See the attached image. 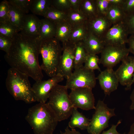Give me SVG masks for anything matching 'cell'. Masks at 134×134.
Masks as SVG:
<instances>
[{"mask_svg": "<svg viewBox=\"0 0 134 134\" xmlns=\"http://www.w3.org/2000/svg\"><path fill=\"white\" fill-rule=\"evenodd\" d=\"M41 42L38 36H28L20 32L13 40L4 56L11 68L26 74L35 82L42 80L43 76L38 61Z\"/></svg>", "mask_w": 134, "mask_h": 134, "instance_id": "cell-1", "label": "cell"}, {"mask_svg": "<svg viewBox=\"0 0 134 134\" xmlns=\"http://www.w3.org/2000/svg\"><path fill=\"white\" fill-rule=\"evenodd\" d=\"M25 119L34 134H53L59 122L47 103H39L30 108Z\"/></svg>", "mask_w": 134, "mask_h": 134, "instance_id": "cell-2", "label": "cell"}, {"mask_svg": "<svg viewBox=\"0 0 134 134\" xmlns=\"http://www.w3.org/2000/svg\"><path fill=\"white\" fill-rule=\"evenodd\" d=\"M29 77L10 67L7 71L5 83L7 90L15 100L31 103L36 101Z\"/></svg>", "mask_w": 134, "mask_h": 134, "instance_id": "cell-3", "label": "cell"}, {"mask_svg": "<svg viewBox=\"0 0 134 134\" xmlns=\"http://www.w3.org/2000/svg\"><path fill=\"white\" fill-rule=\"evenodd\" d=\"M62 49L60 41L55 37L41 41L40 53L42 62L41 68L50 77L57 74Z\"/></svg>", "mask_w": 134, "mask_h": 134, "instance_id": "cell-4", "label": "cell"}, {"mask_svg": "<svg viewBox=\"0 0 134 134\" xmlns=\"http://www.w3.org/2000/svg\"><path fill=\"white\" fill-rule=\"evenodd\" d=\"M67 90L65 85L57 84L50 92L47 103L56 114L59 122L67 119L74 108Z\"/></svg>", "mask_w": 134, "mask_h": 134, "instance_id": "cell-5", "label": "cell"}, {"mask_svg": "<svg viewBox=\"0 0 134 134\" xmlns=\"http://www.w3.org/2000/svg\"><path fill=\"white\" fill-rule=\"evenodd\" d=\"M95 109L87 130L90 134H100L108 127L110 119L116 115L115 109L109 108L103 101L99 100Z\"/></svg>", "mask_w": 134, "mask_h": 134, "instance_id": "cell-6", "label": "cell"}, {"mask_svg": "<svg viewBox=\"0 0 134 134\" xmlns=\"http://www.w3.org/2000/svg\"><path fill=\"white\" fill-rule=\"evenodd\" d=\"M66 79L65 86L71 90L78 88L92 89L96 86L97 78L94 71L88 69L83 66L74 69Z\"/></svg>", "mask_w": 134, "mask_h": 134, "instance_id": "cell-7", "label": "cell"}, {"mask_svg": "<svg viewBox=\"0 0 134 134\" xmlns=\"http://www.w3.org/2000/svg\"><path fill=\"white\" fill-rule=\"evenodd\" d=\"M126 44L105 45L100 53L99 64L107 68H112L129 56Z\"/></svg>", "mask_w": 134, "mask_h": 134, "instance_id": "cell-8", "label": "cell"}, {"mask_svg": "<svg viewBox=\"0 0 134 134\" xmlns=\"http://www.w3.org/2000/svg\"><path fill=\"white\" fill-rule=\"evenodd\" d=\"M71 90L69 97L74 107L86 110L95 109V98L92 89L78 88Z\"/></svg>", "mask_w": 134, "mask_h": 134, "instance_id": "cell-9", "label": "cell"}, {"mask_svg": "<svg viewBox=\"0 0 134 134\" xmlns=\"http://www.w3.org/2000/svg\"><path fill=\"white\" fill-rule=\"evenodd\" d=\"M64 77L57 74L47 80L35 82L32 87L36 101L46 103L53 89L62 81Z\"/></svg>", "mask_w": 134, "mask_h": 134, "instance_id": "cell-10", "label": "cell"}, {"mask_svg": "<svg viewBox=\"0 0 134 134\" xmlns=\"http://www.w3.org/2000/svg\"><path fill=\"white\" fill-rule=\"evenodd\" d=\"M62 52L57 74L67 79L74 68L75 43L69 40L62 43Z\"/></svg>", "mask_w": 134, "mask_h": 134, "instance_id": "cell-11", "label": "cell"}, {"mask_svg": "<svg viewBox=\"0 0 134 134\" xmlns=\"http://www.w3.org/2000/svg\"><path fill=\"white\" fill-rule=\"evenodd\" d=\"M129 34L124 22L112 25L107 32L102 41L105 46L121 45L127 43Z\"/></svg>", "mask_w": 134, "mask_h": 134, "instance_id": "cell-12", "label": "cell"}, {"mask_svg": "<svg viewBox=\"0 0 134 134\" xmlns=\"http://www.w3.org/2000/svg\"><path fill=\"white\" fill-rule=\"evenodd\" d=\"M115 72L119 83L121 85L126 86L125 90H130L134 73V56H128L125 58Z\"/></svg>", "mask_w": 134, "mask_h": 134, "instance_id": "cell-13", "label": "cell"}, {"mask_svg": "<svg viewBox=\"0 0 134 134\" xmlns=\"http://www.w3.org/2000/svg\"><path fill=\"white\" fill-rule=\"evenodd\" d=\"M96 78L105 95H110L117 89L119 82L112 68H107L101 71Z\"/></svg>", "mask_w": 134, "mask_h": 134, "instance_id": "cell-14", "label": "cell"}, {"mask_svg": "<svg viewBox=\"0 0 134 134\" xmlns=\"http://www.w3.org/2000/svg\"><path fill=\"white\" fill-rule=\"evenodd\" d=\"M86 24L89 33L101 40L112 25L106 16H99L88 20Z\"/></svg>", "mask_w": 134, "mask_h": 134, "instance_id": "cell-15", "label": "cell"}, {"mask_svg": "<svg viewBox=\"0 0 134 134\" xmlns=\"http://www.w3.org/2000/svg\"><path fill=\"white\" fill-rule=\"evenodd\" d=\"M40 20L34 14H26L21 32L27 35L38 36Z\"/></svg>", "mask_w": 134, "mask_h": 134, "instance_id": "cell-16", "label": "cell"}, {"mask_svg": "<svg viewBox=\"0 0 134 134\" xmlns=\"http://www.w3.org/2000/svg\"><path fill=\"white\" fill-rule=\"evenodd\" d=\"M57 25L47 18L40 20L38 37L41 41L55 37Z\"/></svg>", "mask_w": 134, "mask_h": 134, "instance_id": "cell-17", "label": "cell"}, {"mask_svg": "<svg viewBox=\"0 0 134 134\" xmlns=\"http://www.w3.org/2000/svg\"><path fill=\"white\" fill-rule=\"evenodd\" d=\"M83 41L89 54L97 55L100 53L105 46L103 41L89 33Z\"/></svg>", "mask_w": 134, "mask_h": 134, "instance_id": "cell-18", "label": "cell"}, {"mask_svg": "<svg viewBox=\"0 0 134 134\" xmlns=\"http://www.w3.org/2000/svg\"><path fill=\"white\" fill-rule=\"evenodd\" d=\"M71 117L68 124V127L71 129L78 128L82 130H87L91 119L86 117L79 112L77 108L74 107Z\"/></svg>", "mask_w": 134, "mask_h": 134, "instance_id": "cell-19", "label": "cell"}, {"mask_svg": "<svg viewBox=\"0 0 134 134\" xmlns=\"http://www.w3.org/2000/svg\"><path fill=\"white\" fill-rule=\"evenodd\" d=\"M8 1L9 6V20L21 32L27 14Z\"/></svg>", "mask_w": 134, "mask_h": 134, "instance_id": "cell-20", "label": "cell"}, {"mask_svg": "<svg viewBox=\"0 0 134 134\" xmlns=\"http://www.w3.org/2000/svg\"><path fill=\"white\" fill-rule=\"evenodd\" d=\"M127 16L122 6L111 5L106 16L112 25L124 22Z\"/></svg>", "mask_w": 134, "mask_h": 134, "instance_id": "cell-21", "label": "cell"}, {"mask_svg": "<svg viewBox=\"0 0 134 134\" xmlns=\"http://www.w3.org/2000/svg\"><path fill=\"white\" fill-rule=\"evenodd\" d=\"M88 54L84 46L83 40L75 43L74 69L79 68L84 66L83 65Z\"/></svg>", "mask_w": 134, "mask_h": 134, "instance_id": "cell-22", "label": "cell"}, {"mask_svg": "<svg viewBox=\"0 0 134 134\" xmlns=\"http://www.w3.org/2000/svg\"><path fill=\"white\" fill-rule=\"evenodd\" d=\"M72 28L67 21L57 25L55 38L62 43L68 41Z\"/></svg>", "mask_w": 134, "mask_h": 134, "instance_id": "cell-23", "label": "cell"}, {"mask_svg": "<svg viewBox=\"0 0 134 134\" xmlns=\"http://www.w3.org/2000/svg\"><path fill=\"white\" fill-rule=\"evenodd\" d=\"M89 32L86 23L72 28L69 40L75 43L84 40Z\"/></svg>", "mask_w": 134, "mask_h": 134, "instance_id": "cell-24", "label": "cell"}, {"mask_svg": "<svg viewBox=\"0 0 134 134\" xmlns=\"http://www.w3.org/2000/svg\"><path fill=\"white\" fill-rule=\"evenodd\" d=\"M67 13L60 10L51 5L44 16L56 25L67 21Z\"/></svg>", "mask_w": 134, "mask_h": 134, "instance_id": "cell-25", "label": "cell"}, {"mask_svg": "<svg viewBox=\"0 0 134 134\" xmlns=\"http://www.w3.org/2000/svg\"><path fill=\"white\" fill-rule=\"evenodd\" d=\"M79 10L85 15L88 20L98 16L95 0H82Z\"/></svg>", "mask_w": 134, "mask_h": 134, "instance_id": "cell-26", "label": "cell"}, {"mask_svg": "<svg viewBox=\"0 0 134 134\" xmlns=\"http://www.w3.org/2000/svg\"><path fill=\"white\" fill-rule=\"evenodd\" d=\"M88 19L80 10L71 9L67 13V21L72 28L86 23Z\"/></svg>", "mask_w": 134, "mask_h": 134, "instance_id": "cell-27", "label": "cell"}, {"mask_svg": "<svg viewBox=\"0 0 134 134\" xmlns=\"http://www.w3.org/2000/svg\"><path fill=\"white\" fill-rule=\"evenodd\" d=\"M52 0H33L30 10L33 14L44 16L52 5Z\"/></svg>", "mask_w": 134, "mask_h": 134, "instance_id": "cell-28", "label": "cell"}, {"mask_svg": "<svg viewBox=\"0 0 134 134\" xmlns=\"http://www.w3.org/2000/svg\"><path fill=\"white\" fill-rule=\"evenodd\" d=\"M20 32L9 20L0 22V35L2 36L13 40Z\"/></svg>", "mask_w": 134, "mask_h": 134, "instance_id": "cell-29", "label": "cell"}, {"mask_svg": "<svg viewBox=\"0 0 134 134\" xmlns=\"http://www.w3.org/2000/svg\"><path fill=\"white\" fill-rule=\"evenodd\" d=\"M100 58L97 55L88 54L87 56L84 63V67L86 68L94 71L98 70L101 71L99 66Z\"/></svg>", "mask_w": 134, "mask_h": 134, "instance_id": "cell-30", "label": "cell"}, {"mask_svg": "<svg viewBox=\"0 0 134 134\" xmlns=\"http://www.w3.org/2000/svg\"><path fill=\"white\" fill-rule=\"evenodd\" d=\"M33 0H9L8 1L26 14L30 10Z\"/></svg>", "mask_w": 134, "mask_h": 134, "instance_id": "cell-31", "label": "cell"}, {"mask_svg": "<svg viewBox=\"0 0 134 134\" xmlns=\"http://www.w3.org/2000/svg\"><path fill=\"white\" fill-rule=\"evenodd\" d=\"M98 15L106 16L111 5L108 0H95Z\"/></svg>", "mask_w": 134, "mask_h": 134, "instance_id": "cell-32", "label": "cell"}, {"mask_svg": "<svg viewBox=\"0 0 134 134\" xmlns=\"http://www.w3.org/2000/svg\"><path fill=\"white\" fill-rule=\"evenodd\" d=\"M52 5L60 10L67 13L71 9L69 0H52Z\"/></svg>", "mask_w": 134, "mask_h": 134, "instance_id": "cell-33", "label": "cell"}, {"mask_svg": "<svg viewBox=\"0 0 134 134\" xmlns=\"http://www.w3.org/2000/svg\"><path fill=\"white\" fill-rule=\"evenodd\" d=\"M9 6L8 1L3 0L0 4V22L9 20Z\"/></svg>", "mask_w": 134, "mask_h": 134, "instance_id": "cell-34", "label": "cell"}, {"mask_svg": "<svg viewBox=\"0 0 134 134\" xmlns=\"http://www.w3.org/2000/svg\"><path fill=\"white\" fill-rule=\"evenodd\" d=\"M13 40L0 35V49L7 53L12 43Z\"/></svg>", "mask_w": 134, "mask_h": 134, "instance_id": "cell-35", "label": "cell"}, {"mask_svg": "<svg viewBox=\"0 0 134 134\" xmlns=\"http://www.w3.org/2000/svg\"><path fill=\"white\" fill-rule=\"evenodd\" d=\"M124 22L129 34H134V13L127 15Z\"/></svg>", "mask_w": 134, "mask_h": 134, "instance_id": "cell-36", "label": "cell"}, {"mask_svg": "<svg viewBox=\"0 0 134 134\" xmlns=\"http://www.w3.org/2000/svg\"><path fill=\"white\" fill-rule=\"evenodd\" d=\"M122 7L127 15L134 13V0H125Z\"/></svg>", "mask_w": 134, "mask_h": 134, "instance_id": "cell-37", "label": "cell"}, {"mask_svg": "<svg viewBox=\"0 0 134 134\" xmlns=\"http://www.w3.org/2000/svg\"><path fill=\"white\" fill-rule=\"evenodd\" d=\"M121 123V121L119 120L117 124L112 125L109 129L106 131H103L100 134H126L125 133H119L117 130V127Z\"/></svg>", "mask_w": 134, "mask_h": 134, "instance_id": "cell-38", "label": "cell"}, {"mask_svg": "<svg viewBox=\"0 0 134 134\" xmlns=\"http://www.w3.org/2000/svg\"><path fill=\"white\" fill-rule=\"evenodd\" d=\"M71 9L74 10H79L82 0H69Z\"/></svg>", "mask_w": 134, "mask_h": 134, "instance_id": "cell-39", "label": "cell"}, {"mask_svg": "<svg viewBox=\"0 0 134 134\" xmlns=\"http://www.w3.org/2000/svg\"><path fill=\"white\" fill-rule=\"evenodd\" d=\"M127 43L129 45L128 49L130 52L134 55V34L130 35L128 37Z\"/></svg>", "mask_w": 134, "mask_h": 134, "instance_id": "cell-40", "label": "cell"}, {"mask_svg": "<svg viewBox=\"0 0 134 134\" xmlns=\"http://www.w3.org/2000/svg\"><path fill=\"white\" fill-rule=\"evenodd\" d=\"M69 128L68 126H67L65 129L64 132L60 134H82L79 132L77 131L75 129H70Z\"/></svg>", "mask_w": 134, "mask_h": 134, "instance_id": "cell-41", "label": "cell"}, {"mask_svg": "<svg viewBox=\"0 0 134 134\" xmlns=\"http://www.w3.org/2000/svg\"><path fill=\"white\" fill-rule=\"evenodd\" d=\"M111 5L122 6L125 0H108Z\"/></svg>", "mask_w": 134, "mask_h": 134, "instance_id": "cell-42", "label": "cell"}, {"mask_svg": "<svg viewBox=\"0 0 134 134\" xmlns=\"http://www.w3.org/2000/svg\"><path fill=\"white\" fill-rule=\"evenodd\" d=\"M130 99L131 103L130 106V109L131 110H134V89L131 94Z\"/></svg>", "mask_w": 134, "mask_h": 134, "instance_id": "cell-43", "label": "cell"}, {"mask_svg": "<svg viewBox=\"0 0 134 134\" xmlns=\"http://www.w3.org/2000/svg\"><path fill=\"white\" fill-rule=\"evenodd\" d=\"M127 134H134V122L131 125L129 131Z\"/></svg>", "mask_w": 134, "mask_h": 134, "instance_id": "cell-44", "label": "cell"}, {"mask_svg": "<svg viewBox=\"0 0 134 134\" xmlns=\"http://www.w3.org/2000/svg\"><path fill=\"white\" fill-rule=\"evenodd\" d=\"M134 83V73L133 74L132 80L131 84V86H132V85Z\"/></svg>", "mask_w": 134, "mask_h": 134, "instance_id": "cell-45", "label": "cell"}]
</instances>
